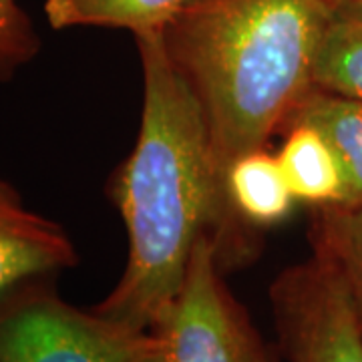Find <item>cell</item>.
Masks as SVG:
<instances>
[{
    "label": "cell",
    "instance_id": "cell-1",
    "mask_svg": "<svg viewBox=\"0 0 362 362\" xmlns=\"http://www.w3.org/2000/svg\"><path fill=\"white\" fill-rule=\"evenodd\" d=\"M143 65L141 127L111 181L125 221V272L95 310L137 330H156L180 294L195 246L211 235L228 270L233 209L214 157L204 111L163 37H137Z\"/></svg>",
    "mask_w": 362,
    "mask_h": 362
},
{
    "label": "cell",
    "instance_id": "cell-2",
    "mask_svg": "<svg viewBox=\"0 0 362 362\" xmlns=\"http://www.w3.org/2000/svg\"><path fill=\"white\" fill-rule=\"evenodd\" d=\"M338 0H195L161 33L204 111L226 187L233 159L264 149L316 89Z\"/></svg>",
    "mask_w": 362,
    "mask_h": 362
},
{
    "label": "cell",
    "instance_id": "cell-3",
    "mask_svg": "<svg viewBox=\"0 0 362 362\" xmlns=\"http://www.w3.org/2000/svg\"><path fill=\"white\" fill-rule=\"evenodd\" d=\"M49 278L0 294V362H163L157 332L81 310Z\"/></svg>",
    "mask_w": 362,
    "mask_h": 362
},
{
    "label": "cell",
    "instance_id": "cell-4",
    "mask_svg": "<svg viewBox=\"0 0 362 362\" xmlns=\"http://www.w3.org/2000/svg\"><path fill=\"white\" fill-rule=\"evenodd\" d=\"M272 316L286 362H362V328L332 262L312 256L270 288Z\"/></svg>",
    "mask_w": 362,
    "mask_h": 362
},
{
    "label": "cell",
    "instance_id": "cell-5",
    "mask_svg": "<svg viewBox=\"0 0 362 362\" xmlns=\"http://www.w3.org/2000/svg\"><path fill=\"white\" fill-rule=\"evenodd\" d=\"M153 332L161 338L163 362L258 361L264 344L221 280L211 235L197 242L180 294Z\"/></svg>",
    "mask_w": 362,
    "mask_h": 362
},
{
    "label": "cell",
    "instance_id": "cell-6",
    "mask_svg": "<svg viewBox=\"0 0 362 362\" xmlns=\"http://www.w3.org/2000/svg\"><path fill=\"white\" fill-rule=\"evenodd\" d=\"M77 262L65 230L25 207L13 185L0 180V294Z\"/></svg>",
    "mask_w": 362,
    "mask_h": 362
},
{
    "label": "cell",
    "instance_id": "cell-7",
    "mask_svg": "<svg viewBox=\"0 0 362 362\" xmlns=\"http://www.w3.org/2000/svg\"><path fill=\"white\" fill-rule=\"evenodd\" d=\"M278 151L288 185L296 202L314 207L346 204V180L332 145L308 123H290Z\"/></svg>",
    "mask_w": 362,
    "mask_h": 362
},
{
    "label": "cell",
    "instance_id": "cell-8",
    "mask_svg": "<svg viewBox=\"0 0 362 362\" xmlns=\"http://www.w3.org/2000/svg\"><path fill=\"white\" fill-rule=\"evenodd\" d=\"M195 0H47L45 16L57 30L75 26L125 28L159 35Z\"/></svg>",
    "mask_w": 362,
    "mask_h": 362
},
{
    "label": "cell",
    "instance_id": "cell-9",
    "mask_svg": "<svg viewBox=\"0 0 362 362\" xmlns=\"http://www.w3.org/2000/svg\"><path fill=\"white\" fill-rule=\"evenodd\" d=\"M226 194L233 214L254 226L280 223L296 204L278 157L264 149L233 159L226 173Z\"/></svg>",
    "mask_w": 362,
    "mask_h": 362
},
{
    "label": "cell",
    "instance_id": "cell-10",
    "mask_svg": "<svg viewBox=\"0 0 362 362\" xmlns=\"http://www.w3.org/2000/svg\"><path fill=\"white\" fill-rule=\"evenodd\" d=\"M290 123H308L322 133L340 159L346 180V204L362 202V101L314 89ZM286 125V127H288ZM284 127V129H286Z\"/></svg>",
    "mask_w": 362,
    "mask_h": 362
},
{
    "label": "cell",
    "instance_id": "cell-11",
    "mask_svg": "<svg viewBox=\"0 0 362 362\" xmlns=\"http://www.w3.org/2000/svg\"><path fill=\"white\" fill-rule=\"evenodd\" d=\"M316 89L362 101V6L338 0L314 65Z\"/></svg>",
    "mask_w": 362,
    "mask_h": 362
},
{
    "label": "cell",
    "instance_id": "cell-12",
    "mask_svg": "<svg viewBox=\"0 0 362 362\" xmlns=\"http://www.w3.org/2000/svg\"><path fill=\"white\" fill-rule=\"evenodd\" d=\"M312 246L338 270L362 328V202L316 207Z\"/></svg>",
    "mask_w": 362,
    "mask_h": 362
},
{
    "label": "cell",
    "instance_id": "cell-13",
    "mask_svg": "<svg viewBox=\"0 0 362 362\" xmlns=\"http://www.w3.org/2000/svg\"><path fill=\"white\" fill-rule=\"evenodd\" d=\"M40 40L33 21L16 0H0V83L39 54Z\"/></svg>",
    "mask_w": 362,
    "mask_h": 362
},
{
    "label": "cell",
    "instance_id": "cell-14",
    "mask_svg": "<svg viewBox=\"0 0 362 362\" xmlns=\"http://www.w3.org/2000/svg\"><path fill=\"white\" fill-rule=\"evenodd\" d=\"M256 362H276V361L272 358V354H270V352H268V350L262 349V350H259L258 361H256Z\"/></svg>",
    "mask_w": 362,
    "mask_h": 362
},
{
    "label": "cell",
    "instance_id": "cell-15",
    "mask_svg": "<svg viewBox=\"0 0 362 362\" xmlns=\"http://www.w3.org/2000/svg\"><path fill=\"white\" fill-rule=\"evenodd\" d=\"M349 2H354V4H358V6H362V0H349Z\"/></svg>",
    "mask_w": 362,
    "mask_h": 362
}]
</instances>
